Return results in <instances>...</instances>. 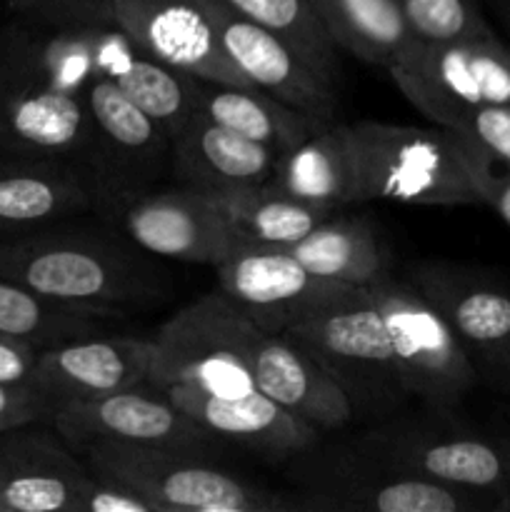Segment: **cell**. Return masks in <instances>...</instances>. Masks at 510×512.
<instances>
[{
    "label": "cell",
    "mask_w": 510,
    "mask_h": 512,
    "mask_svg": "<svg viewBox=\"0 0 510 512\" xmlns=\"http://www.w3.org/2000/svg\"><path fill=\"white\" fill-rule=\"evenodd\" d=\"M138 250L110 233L55 225L0 240V278L50 300L123 318L163 295L160 270Z\"/></svg>",
    "instance_id": "1"
},
{
    "label": "cell",
    "mask_w": 510,
    "mask_h": 512,
    "mask_svg": "<svg viewBox=\"0 0 510 512\" xmlns=\"http://www.w3.org/2000/svg\"><path fill=\"white\" fill-rule=\"evenodd\" d=\"M360 160V203L385 200L400 205L458 208L483 205L480 150L445 125L353 123Z\"/></svg>",
    "instance_id": "2"
},
{
    "label": "cell",
    "mask_w": 510,
    "mask_h": 512,
    "mask_svg": "<svg viewBox=\"0 0 510 512\" xmlns=\"http://www.w3.org/2000/svg\"><path fill=\"white\" fill-rule=\"evenodd\" d=\"M138 50L115 13H10L0 25V83L85 95L95 80H113Z\"/></svg>",
    "instance_id": "3"
},
{
    "label": "cell",
    "mask_w": 510,
    "mask_h": 512,
    "mask_svg": "<svg viewBox=\"0 0 510 512\" xmlns=\"http://www.w3.org/2000/svg\"><path fill=\"white\" fill-rule=\"evenodd\" d=\"M290 478L305 493L308 510L338 512H478L493 500L470 490L415 478L363 445L313 443L293 455Z\"/></svg>",
    "instance_id": "4"
},
{
    "label": "cell",
    "mask_w": 510,
    "mask_h": 512,
    "mask_svg": "<svg viewBox=\"0 0 510 512\" xmlns=\"http://www.w3.org/2000/svg\"><path fill=\"white\" fill-rule=\"evenodd\" d=\"M93 473L138 490L158 512H288L308 510L208 463L200 450L168 445L95 443L80 453Z\"/></svg>",
    "instance_id": "5"
},
{
    "label": "cell",
    "mask_w": 510,
    "mask_h": 512,
    "mask_svg": "<svg viewBox=\"0 0 510 512\" xmlns=\"http://www.w3.org/2000/svg\"><path fill=\"white\" fill-rule=\"evenodd\" d=\"M265 330L220 290L203 295L165 320L153 338L148 385L238 398L253 393L250 353Z\"/></svg>",
    "instance_id": "6"
},
{
    "label": "cell",
    "mask_w": 510,
    "mask_h": 512,
    "mask_svg": "<svg viewBox=\"0 0 510 512\" xmlns=\"http://www.w3.org/2000/svg\"><path fill=\"white\" fill-rule=\"evenodd\" d=\"M280 335L303 345L333 375L353 405L355 420L380 423L410 398L368 288L315 310Z\"/></svg>",
    "instance_id": "7"
},
{
    "label": "cell",
    "mask_w": 510,
    "mask_h": 512,
    "mask_svg": "<svg viewBox=\"0 0 510 512\" xmlns=\"http://www.w3.org/2000/svg\"><path fill=\"white\" fill-rule=\"evenodd\" d=\"M363 445L415 478L493 500L510 480V438L485 435L433 410L420 418L390 415L358 435Z\"/></svg>",
    "instance_id": "8"
},
{
    "label": "cell",
    "mask_w": 510,
    "mask_h": 512,
    "mask_svg": "<svg viewBox=\"0 0 510 512\" xmlns=\"http://www.w3.org/2000/svg\"><path fill=\"white\" fill-rule=\"evenodd\" d=\"M368 293L388 330L400 380L430 410H453L478 380V368L443 315L408 278L383 275Z\"/></svg>",
    "instance_id": "9"
},
{
    "label": "cell",
    "mask_w": 510,
    "mask_h": 512,
    "mask_svg": "<svg viewBox=\"0 0 510 512\" xmlns=\"http://www.w3.org/2000/svg\"><path fill=\"white\" fill-rule=\"evenodd\" d=\"M90 113V153L85 163L95 213L118 223L125 205L170 173V138L113 80L85 90Z\"/></svg>",
    "instance_id": "10"
},
{
    "label": "cell",
    "mask_w": 510,
    "mask_h": 512,
    "mask_svg": "<svg viewBox=\"0 0 510 512\" xmlns=\"http://www.w3.org/2000/svg\"><path fill=\"white\" fill-rule=\"evenodd\" d=\"M400 93L430 123L510 105V43L495 38L418 43L388 70Z\"/></svg>",
    "instance_id": "11"
},
{
    "label": "cell",
    "mask_w": 510,
    "mask_h": 512,
    "mask_svg": "<svg viewBox=\"0 0 510 512\" xmlns=\"http://www.w3.org/2000/svg\"><path fill=\"white\" fill-rule=\"evenodd\" d=\"M218 290L265 333H285L315 310L353 295L355 285L310 273L288 248L243 245L215 265Z\"/></svg>",
    "instance_id": "12"
},
{
    "label": "cell",
    "mask_w": 510,
    "mask_h": 512,
    "mask_svg": "<svg viewBox=\"0 0 510 512\" xmlns=\"http://www.w3.org/2000/svg\"><path fill=\"white\" fill-rule=\"evenodd\" d=\"M50 425L75 453L95 443L168 445L203 453L218 443L215 435L148 383L100 398L65 400L55 405Z\"/></svg>",
    "instance_id": "13"
},
{
    "label": "cell",
    "mask_w": 510,
    "mask_h": 512,
    "mask_svg": "<svg viewBox=\"0 0 510 512\" xmlns=\"http://www.w3.org/2000/svg\"><path fill=\"white\" fill-rule=\"evenodd\" d=\"M405 278L453 328L475 368L500 380L510 358V290L453 263L423 260Z\"/></svg>",
    "instance_id": "14"
},
{
    "label": "cell",
    "mask_w": 510,
    "mask_h": 512,
    "mask_svg": "<svg viewBox=\"0 0 510 512\" xmlns=\"http://www.w3.org/2000/svg\"><path fill=\"white\" fill-rule=\"evenodd\" d=\"M113 13L153 58L203 80L250 85L225 55L210 0H113Z\"/></svg>",
    "instance_id": "15"
},
{
    "label": "cell",
    "mask_w": 510,
    "mask_h": 512,
    "mask_svg": "<svg viewBox=\"0 0 510 512\" xmlns=\"http://www.w3.org/2000/svg\"><path fill=\"white\" fill-rule=\"evenodd\" d=\"M118 223L140 250L180 263L215 268L238 245L213 198L188 185L138 195Z\"/></svg>",
    "instance_id": "16"
},
{
    "label": "cell",
    "mask_w": 510,
    "mask_h": 512,
    "mask_svg": "<svg viewBox=\"0 0 510 512\" xmlns=\"http://www.w3.org/2000/svg\"><path fill=\"white\" fill-rule=\"evenodd\" d=\"M210 8L225 55L253 88L283 100L290 108L333 123L338 110V80L320 73L293 45L240 18L220 0H210Z\"/></svg>",
    "instance_id": "17"
},
{
    "label": "cell",
    "mask_w": 510,
    "mask_h": 512,
    "mask_svg": "<svg viewBox=\"0 0 510 512\" xmlns=\"http://www.w3.org/2000/svg\"><path fill=\"white\" fill-rule=\"evenodd\" d=\"M5 512H80L93 470L50 423L0 433Z\"/></svg>",
    "instance_id": "18"
},
{
    "label": "cell",
    "mask_w": 510,
    "mask_h": 512,
    "mask_svg": "<svg viewBox=\"0 0 510 512\" xmlns=\"http://www.w3.org/2000/svg\"><path fill=\"white\" fill-rule=\"evenodd\" d=\"M150 363L153 338L98 333L40 350L33 385L55 405L100 398L148 383Z\"/></svg>",
    "instance_id": "19"
},
{
    "label": "cell",
    "mask_w": 510,
    "mask_h": 512,
    "mask_svg": "<svg viewBox=\"0 0 510 512\" xmlns=\"http://www.w3.org/2000/svg\"><path fill=\"white\" fill-rule=\"evenodd\" d=\"M95 213L88 175L68 160L0 153V240Z\"/></svg>",
    "instance_id": "20"
},
{
    "label": "cell",
    "mask_w": 510,
    "mask_h": 512,
    "mask_svg": "<svg viewBox=\"0 0 510 512\" xmlns=\"http://www.w3.org/2000/svg\"><path fill=\"white\" fill-rule=\"evenodd\" d=\"M90 133L85 95L0 83V153L68 160L85 170Z\"/></svg>",
    "instance_id": "21"
},
{
    "label": "cell",
    "mask_w": 510,
    "mask_h": 512,
    "mask_svg": "<svg viewBox=\"0 0 510 512\" xmlns=\"http://www.w3.org/2000/svg\"><path fill=\"white\" fill-rule=\"evenodd\" d=\"M255 388L320 433L348 428L355 420L348 395L333 375L288 335L263 333L250 353Z\"/></svg>",
    "instance_id": "22"
},
{
    "label": "cell",
    "mask_w": 510,
    "mask_h": 512,
    "mask_svg": "<svg viewBox=\"0 0 510 512\" xmlns=\"http://www.w3.org/2000/svg\"><path fill=\"white\" fill-rule=\"evenodd\" d=\"M165 395L218 440H233L275 458H293L323 435L260 390L238 398H220L188 388L165 390Z\"/></svg>",
    "instance_id": "23"
},
{
    "label": "cell",
    "mask_w": 510,
    "mask_h": 512,
    "mask_svg": "<svg viewBox=\"0 0 510 512\" xmlns=\"http://www.w3.org/2000/svg\"><path fill=\"white\" fill-rule=\"evenodd\" d=\"M280 153L193 113L170 143V173L180 185L223 193L268 183Z\"/></svg>",
    "instance_id": "24"
},
{
    "label": "cell",
    "mask_w": 510,
    "mask_h": 512,
    "mask_svg": "<svg viewBox=\"0 0 510 512\" xmlns=\"http://www.w3.org/2000/svg\"><path fill=\"white\" fill-rule=\"evenodd\" d=\"M268 185L305 203L345 208L360 203V160L353 125L328 123L280 155Z\"/></svg>",
    "instance_id": "25"
},
{
    "label": "cell",
    "mask_w": 510,
    "mask_h": 512,
    "mask_svg": "<svg viewBox=\"0 0 510 512\" xmlns=\"http://www.w3.org/2000/svg\"><path fill=\"white\" fill-rule=\"evenodd\" d=\"M195 113L205 115L208 120L243 135V138L268 145L280 155L290 153L310 135L328 125V120L290 108L283 100L273 98L253 85L215 83V80L203 78L198 80Z\"/></svg>",
    "instance_id": "26"
},
{
    "label": "cell",
    "mask_w": 510,
    "mask_h": 512,
    "mask_svg": "<svg viewBox=\"0 0 510 512\" xmlns=\"http://www.w3.org/2000/svg\"><path fill=\"white\" fill-rule=\"evenodd\" d=\"M288 250L310 273L355 288H368L390 273L388 250L363 218L333 213Z\"/></svg>",
    "instance_id": "27"
},
{
    "label": "cell",
    "mask_w": 510,
    "mask_h": 512,
    "mask_svg": "<svg viewBox=\"0 0 510 512\" xmlns=\"http://www.w3.org/2000/svg\"><path fill=\"white\" fill-rule=\"evenodd\" d=\"M208 195L223 213L230 233L243 245L288 248L305 238L315 225L338 213L335 208L305 203L293 195L280 193L268 183Z\"/></svg>",
    "instance_id": "28"
},
{
    "label": "cell",
    "mask_w": 510,
    "mask_h": 512,
    "mask_svg": "<svg viewBox=\"0 0 510 512\" xmlns=\"http://www.w3.org/2000/svg\"><path fill=\"white\" fill-rule=\"evenodd\" d=\"M335 45L390 70L415 43L398 0H310Z\"/></svg>",
    "instance_id": "29"
},
{
    "label": "cell",
    "mask_w": 510,
    "mask_h": 512,
    "mask_svg": "<svg viewBox=\"0 0 510 512\" xmlns=\"http://www.w3.org/2000/svg\"><path fill=\"white\" fill-rule=\"evenodd\" d=\"M113 320H118V315L50 300L15 280L0 278V333L28 340L40 350L110 333Z\"/></svg>",
    "instance_id": "30"
},
{
    "label": "cell",
    "mask_w": 510,
    "mask_h": 512,
    "mask_svg": "<svg viewBox=\"0 0 510 512\" xmlns=\"http://www.w3.org/2000/svg\"><path fill=\"white\" fill-rule=\"evenodd\" d=\"M198 75L173 68L138 50L113 78V83L163 128L173 143L175 135L193 118L198 103Z\"/></svg>",
    "instance_id": "31"
},
{
    "label": "cell",
    "mask_w": 510,
    "mask_h": 512,
    "mask_svg": "<svg viewBox=\"0 0 510 512\" xmlns=\"http://www.w3.org/2000/svg\"><path fill=\"white\" fill-rule=\"evenodd\" d=\"M240 18L293 45L313 68L338 80V45L330 40L310 0H220Z\"/></svg>",
    "instance_id": "32"
},
{
    "label": "cell",
    "mask_w": 510,
    "mask_h": 512,
    "mask_svg": "<svg viewBox=\"0 0 510 512\" xmlns=\"http://www.w3.org/2000/svg\"><path fill=\"white\" fill-rule=\"evenodd\" d=\"M400 13L418 43L495 38L480 0H398Z\"/></svg>",
    "instance_id": "33"
},
{
    "label": "cell",
    "mask_w": 510,
    "mask_h": 512,
    "mask_svg": "<svg viewBox=\"0 0 510 512\" xmlns=\"http://www.w3.org/2000/svg\"><path fill=\"white\" fill-rule=\"evenodd\" d=\"M450 130L483 150L495 165L510 168V105L475 110L455 120Z\"/></svg>",
    "instance_id": "34"
},
{
    "label": "cell",
    "mask_w": 510,
    "mask_h": 512,
    "mask_svg": "<svg viewBox=\"0 0 510 512\" xmlns=\"http://www.w3.org/2000/svg\"><path fill=\"white\" fill-rule=\"evenodd\" d=\"M55 403L33 385L0 383V433L30 423H50Z\"/></svg>",
    "instance_id": "35"
},
{
    "label": "cell",
    "mask_w": 510,
    "mask_h": 512,
    "mask_svg": "<svg viewBox=\"0 0 510 512\" xmlns=\"http://www.w3.org/2000/svg\"><path fill=\"white\" fill-rule=\"evenodd\" d=\"M80 512H158L138 490L115 478L93 473L85 485Z\"/></svg>",
    "instance_id": "36"
},
{
    "label": "cell",
    "mask_w": 510,
    "mask_h": 512,
    "mask_svg": "<svg viewBox=\"0 0 510 512\" xmlns=\"http://www.w3.org/2000/svg\"><path fill=\"white\" fill-rule=\"evenodd\" d=\"M38 355V345L28 343L23 338H15V335L0 333V383L33 385Z\"/></svg>",
    "instance_id": "37"
},
{
    "label": "cell",
    "mask_w": 510,
    "mask_h": 512,
    "mask_svg": "<svg viewBox=\"0 0 510 512\" xmlns=\"http://www.w3.org/2000/svg\"><path fill=\"white\" fill-rule=\"evenodd\" d=\"M475 178H478L483 205H490V208L495 210V215L510 228V168L495 165L493 160L480 150Z\"/></svg>",
    "instance_id": "38"
},
{
    "label": "cell",
    "mask_w": 510,
    "mask_h": 512,
    "mask_svg": "<svg viewBox=\"0 0 510 512\" xmlns=\"http://www.w3.org/2000/svg\"><path fill=\"white\" fill-rule=\"evenodd\" d=\"M10 13L25 15H90L113 13V0H5Z\"/></svg>",
    "instance_id": "39"
},
{
    "label": "cell",
    "mask_w": 510,
    "mask_h": 512,
    "mask_svg": "<svg viewBox=\"0 0 510 512\" xmlns=\"http://www.w3.org/2000/svg\"><path fill=\"white\" fill-rule=\"evenodd\" d=\"M490 8H493L495 15H498L500 25H503L505 35H508V43H510V0H490Z\"/></svg>",
    "instance_id": "40"
},
{
    "label": "cell",
    "mask_w": 510,
    "mask_h": 512,
    "mask_svg": "<svg viewBox=\"0 0 510 512\" xmlns=\"http://www.w3.org/2000/svg\"><path fill=\"white\" fill-rule=\"evenodd\" d=\"M495 510L498 512H510V480L498 495H495Z\"/></svg>",
    "instance_id": "41"
},
{
    "label": "cell",
    "mask_w": 510,
    "mask_h": 512,
    "mask_svg": "<svg viewBox=\"0 0 510 512\" xmlns=\"http://www.w3.org/2000/svg\"><path fill=\"white\" fill-rule=\"evenodd\" d=\"M500 385H503V388H508L510 390V358H508V363H505V368H503V375H500V380H498Z\"/></svg>",
    "instance_id": "42"
},
{
    "label": "cell",
    "mask_w": 510,
    "mask_h": 512,
    "mask_svg": "<svg viewBox=\"0 0 510 512\" xmlns=\"http://www.w3.org/2000/svg\"><path fill=\"white\" fill-rule=\"evenodd\" d=\"M0 512H5V500H3V465H0Z\"/></svg>",
    "instance_id": "43"
}]
</instances>
